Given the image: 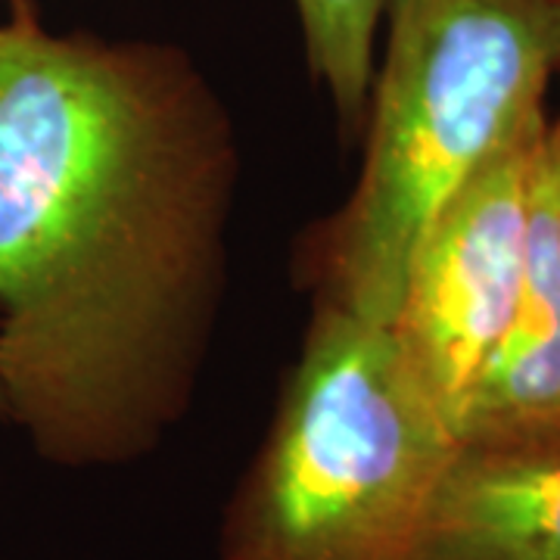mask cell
<instances>
[{"label": "cell", "instance_id": "obj_1", "mask_svg": "<svg viewBox=\"0 0 560 560\" xmlns=\"http://www.w3.org/2000/svg\"><path fill=\"white\" fill-rule=\"evenodd\" d=\"M234 135L168 44L0 22V399L62 467L180 418L224 268Z\"/></svg>", "mask_w": 560, "mask_h": 560}, {"label": "cell", "instance_id": "obj_2", "mask_svg": "<svg viewBox=\"0 0 560 560\" xmlns=\"http://www.w3.org/2000/svg\"><path fill=\"white\" fill-rule=\"evenodd\" d=\"M359 184L315 243L320 302L393 327L442 206L560 75V0H389Z\"/></svg>", "mask_w": 560, "mask_h": 560}, {"label": "cell", "instance_id": "obj_3", "mask_svg": "<svg viewBox=\"0 0 560 560\" xmlns=\"http://www.w3.org/2000/svg\"><path fill=\"white\" fill-rule=\"evenodd\" d=\"M458 440L393 327L320 302L221 526V560H420Z\"/></svg>", "mask_w": 560, "mask_h": 560}, {"label": "cell", "instance_id": "obj_4", "mask_svg": "<svg viewBox=\"0 0 560 560\" xmlns=\"http://www.w3.org/2000/svg\"><path fill=\"white\" fill-rule=\"evenodd\" d=\"M548 121L545 109L482 162L442 206L408 268L393 337L452 433L521 300Z\"/></svg>", "mask_w": 560, "mask_h": 560}, {"label": "cell", "instance_id": "obj_5", "mask_svg": "<svg viewBox=\"0 0 560 560\" xmlns=\"http://www.w3.org/2000/svg\"><path fill=\"white\" fill-rule=\"evenodd\" d=\"M458 448H560V153L551 121L533 190L521 300L455 427Z\"/></svg>", "mask_w": 560, "mask_h": 560}, {"label": "cell", "instance_id": "obj_6", "mask_svg": "<svg viewBox=\"0 0 560 560\" xmlns=\"http://www.w3.org/2000/svg\"><path fill=\"white\" fill-rule=\"evenodd\" d=\"M420 560H560V448H458L430 508Z\"/></svg>", "mask_w": 560, "mask_h": 560}, {"label": "cell", "instance_id": "obj_7", "mask_svg": "<svg viewBox=\"0 0 560 560\" xmlns=\"http://www.w3.org/2000/svg\"><path fill=\"white\" fill-rule=\"evenodd\" d=\"M386 3L389 0H296L308 66L346 121L364 119Z\"/></svg>", "mask_w": 560, "mask_h": 560}, {"label": "cell", "instance_id": "obj_8", "mask_svg": "<svg viewBox=\"0 0 560 560\" xmlns=\"http://www.w3.org/2000/svg\"><path fill=\"white\" fill-rule=\"evenodd\" d=\"M551 135H555V143H558V153H560V113L558 116H551Z\"/></svg>", "mask_w": 560, "mask_h": 560}, {"label": "cell", "instance_id": "obj_9", "mask_svg": "<svg viewBox=\"0 0 560 560\" xmlns=\"http://www.w3.org/2000/svg\"><path fill=\"white\" fill-rule=\"evenodd\" d=\"M0 415H3V399H0Z\"/></svg>", "mask_w": 560, "mask_h": 560}]
</instances>
